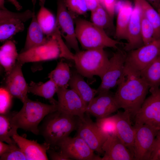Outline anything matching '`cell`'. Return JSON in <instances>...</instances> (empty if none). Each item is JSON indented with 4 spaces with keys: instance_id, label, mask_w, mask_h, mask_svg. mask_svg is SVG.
I'll list each match as a JSON object with an SVG mask.
<instances>
[{
    "instance_id": "cell-1",
    "label": "cell",
    "mask_w": 160,
    "mask_h": 160,
    "mask_svg": "<svg viewBox=\"0 0 160 160\" xmlns=\"http://www.w3.org/2000/svg\"><path fill=\"white\" fill-rule=\"evenodd\" d=\"M149 87L141 76L140 72L125 63L121 80L114 94L120 108L135 116L145 101Z\"/></svg>"
},
{
    "instance_id": "cell-2",
    "label": "cell",
    "mask_w": 160,
    "mask_h": 160,
    "mask_svg": "<svg viewBox=\"0 0 160 160\" xmlns=\"http://www.w3.org/2000/svg\"><path fill=\"white\" fill-rule=\"evenodd\" d=\"M80 119L57 110L47 115L39 127V134L50 147L55 148L63 139L77 129Z\"/></svg>"
},
{
    "instance_id": "cell-3",
    "label": "cell",
    "mask_w": 160,
    "mask_h": 160,
    "mask_svg": "<svg viewBox=\"0 0 160 160\" xmlns=\"http://www.w3.org/2000/svg\"><path fill=\"white\" fill-rule=\"evenodd\" d=\"M21 110L17 112L13 121L18 128L39 135V125L48 114L57 110V105L48 104L27 98Z\"/></svg>"
},
{
    "instance_id": "cell-4",
    "label": "cell",
    "mask_w": 160,
    "mask_h": 160,
    "mask_svg": "<svg viewBox=\"0 0 160 160\" xmlns=\"http://www.w3.org/2000/svg\"><path fill=\"white\" fill-rule=\"evenodd\" d=\"M75 23L77 39L81 47L86 50L106 47L118 49V45L123 44L111 38L105 31L92 22L79 18L76 20Z\"/></svg>"
},
{
    "instance_id": "cell-5",
    "label": "cell",
    "mask_w": 160,
    "mask_h": 160,
    "mask_svg": "<svg viewBox=\"0 0 160 160\" xmlns=\"http://www.w3.org/2000/svg\"><path fill=\"white\" fill-rule=\"evenodd\" d=\"M72 60L75 63L77 72L88 78L97 76L101 79L109 62L103 48L80 51L73 54Z\"/></svg>"
},
{
    "instance_id": "cell-6",
    "label": "cell",
    "mask_w": 160,
    "mask_h": 160,
    "mask_svg": "<svg viewBox=\"0 0 160 160\" xmlns=\"http://www.w3.org/2000/svg\"><path fill=\"white\" fill-rule=\"evenodd\" d=\"M134 158L136 160H149L153 150L159 131L147 124H135Z\"/></svg>"
},
{
    "instance_id": "cell-7",
    "label": "cell",
    "mask_w": 160,
    "mask_h": 160,
    "mask_svg": "<svg viewBox=\"0 0 160 160\" xmlns=\"http://www.w3.org/2000/svg\"><path fill=\"white\" fill-rule=\"evenodd\" d=\"M32 11L27 9L21 12L11 11L7 9L0 10V41L11 39L25 29L24 23L32 18Z\"/></svg>"
},
{
    "instance_id": "cell-8",
    "label": "cell",
    "mask_w": 160,
    "mask_h": 160,
    "mask_svg": "<svg viewBox=\"0 0 160 160\" xmlns=\"http://www.w3.org/2000/svg\"><path fill=\"white\" fill-rule=\"evenodd\" d=\"M127 54L119 49L109 59L108 67L101 79V84L97 89V94L108 92L119 84L123 74Z\"/></svg>"
},
{
    "instance_id": "cell-9",
    "label": "cell",
    "mask_w": 160,
    "mask_h": 160,
    "mask_svg": "<svg viewBox=\"0 0 160 160\" xmlns=\"http://www.w3.org/2000/svg\"><path fill=\"white\" fill-rule=\"evenodd\" d=\"M149 91L151 95L134 116L135 124H147L160 132V88Z\"/></svg>"
},
{
    "instance_id": "cell-10",
    "label": "cell",
    "mask_w": 160,
    "mask_h": 160,
    "mask_svg": "<svg viewBox=\"0 0 160 160\" xmlns=\"http://www.w3.org/2000/svg\"><path fill=\"white\" fill-rule=\"evenodd\" d=\"M60 49L55 36L53 35L46 44L21 52L17 61L22 65L25 63L45 61L60 57Z\"/></svg>"
},
{
    "instance_id": "cell-11",
    "label": "cell",
    "mask_w": 160,
    "mask_h": 160,
    "mask_svg": "<svg viewBox=\"0 0 160 160\" xmlns=\"http://www.w3.org/2000/svg\"><path fill=\"white\" fill-rule=\"evenodd\" d=\"M57 25L67 44L76 52L80 51L72 14L68 9L64 0H57Z\"/></svg>"
},
{
    "instance_id": "cell-12",
    "label": "cell",
    "mask_w": 160,
    "mask_h": 160,
    "mask_svg": "<svg viewBox=\"0 0 160 160\" xmlns=\"http://www.w3.org/2000/svg\"><path fill=\"white\" fill-rule=\"evenodd\" d=\"M56 93L58 97L57 111L77 116L81 119H83L87 106L73 90L66 88L58 87Z\"/></svg>"
},
{
    "instance_id": "cell-13",
    "label": "cell",
    "mask_w": 160,
    "mask_h": 160,
    "mask_svg": "<svg viewBox=\"0 0 160 160\" xmlns=\"http://www.w3.org/2000/svg\"><path fill=\"white\" fill-rule=\"evenodd\" d=\"M160 54V38L149 44L129 51L126 63L140 72Z\"/></svg>"
},
{
    "instance_id": "cell-14",
    "label": "cell",
    "mask_w": 160,
    "mask_h": 160,
    "mask_svg": "<svg viewBox=\"0 0 160 160\" xmlns=\"http://www.w3.org/2000/svg\"><path fill=\"white\" fill-rule=\"evenodd\" d=\"M56 147L69 158L77 160H101L81 137L68 136L60 141Z\"/></svg>"
},
{
    "instance_id": "cell-15",
    "label": "cell",
    "mask_w": 160,
    "mask_h": 160,
    "mask_svg": "<svg viewBox=\"0 0 160 160\" xmlns=\"http://www.w3.org/2000/svg\"><path fill=\"white\" fill-rule=\"evenodd\" d=\"M86 113L83 119H80L76 136L84 140L94 151L104 154L102 148L108 138L100 132L89 114Z\"/></svg>"
},
{
    "instance_id": "cell-16",
    "label": "cell",
    "mask_w": 160,
    "mask_h": 160,
    "mask_svg": "<svg viewBox=\"0 0 160 160\" xmlns=\"http://www.w3.org/2000/svg\"><path fill=\"white\" fill-rule=\"evenodd\" d=\"M120 108L114 94L109 91L95 97L87 106L86 113L100 119L109 116Z\"/></svg>"
},
{
    "instance_id": "cell-17",
    "label": "cell",
    "mask_w": 160,
    "mask_h": 160,
    "mask_svg": "<svg viewBox=\"0 0 160 160\" xmlns=\"http://www.w3.org/2000/svg\"><path fill=\"white\" fill-rule=\"evenodd\" d=\"M22 65L17 61L15 66L8 75L6 81V88L13 98L19 99L23 103L28 98V85L23 74Z\"/></svg>"
},
{
    "instance_id": "cell-18",
    "label": "cell",
    "mask_w": 160,
    "mask_h": 160,
    "mask_svg": "<svg viewBox=\"0 0 160 160\" xmlns=\"http://www.w3.org/2000/svg\"><path fill=\"white\" fill-rule=\"evenodd\" d=\"M141 14L140 7L134 3L128 29L127 42L124 47L125 51L129 52L144 45L141 34Z\"/></svg>"
},
{
    "instance_id": "cell-19",
    "label": "cell",
    "mask_w": 160,
    "mask_h": 160,
    "mask_svg": "<svg viewBox=\"0 0 160 160\" xmlns=\"http://www.w3.org/2000/svg\"><path fill=\"white\" fill-rule=\"evenodd\" d=\"M12 138L25 155L27 160H47V151L49 145L45 142L39 144L37 140H31L19 135H13Z\"/></svg>"
},
{
    "instance_id": "cell-20",
    "label": "cell",
    "mask_w": 160,
    "mask_h": 160,
    "mask_svg": "<svg viewBox=\"0 0 160 160\" xmlns=\"http://www.w3.org/2000/svg\"><path fill=\"white\" fill-rule=\"evenodd\" d=\"M101 160H135L133 155L117 135L108 138L103 144Z\"/></svg>"
},
{
    "instance_id": "cell-21",
    "label": "cell",
    "mask_w": 160,
    "mask_h": 160,
    "mask_svg": "<svg viewBox=\"0 0 160 160\" xmlns=\"http://www.w3.org/2000/svg\"><path fill=\"white\" fill-rule=\"evenodd\" d=\"M117 123V136L130 151L134 157V144L135 135L131 116L128 113L118 111Z\"/></svg>"
},
{
    "instance_id": "cell-22",
    "label": "cell",
    "mask_w": 160,
    "mask_h": 160,
    "mask_svg": "<svg viewBox=\"0 0 160 160\" xmlns=\"http://www.w3.org/2000/svg\"><path fill=\"white\" fill-rule=\"evenodd\" d=\"M33 16L28 28L24 47L21 52L37 46L43 45L48 41L49 38L44 33L37 19L35 13L36 0H33Z\"/></svg>"
},
{
    "instance_id": "cell-23",
    "label": "cell",
    "mask_w": 160,
    "mask_h": 160,
    "mask_svg": "<svg viewBox=\"0 0 160 160\" xmlns=\"http://www.w3.org/2000/svg\"><path fill=\"white\" fill-rule=\"evenodd\" d=\"M118 9L115 38L127 40L128 26L133 8L129 1L121 2Z\"/></svg>"
},
{
    "instance_id": "cell-24",
    "label": "cell",
    "mask_w": 160,
    "mask_h": 160,
    "mask_svg": "<svg viewBox=\"0 0 160 160\" xmlns=\"http://www.w3.org/2000/svg\"><path fill=\"white\" fill-rule=\"evenodd\" d=\"M69 86L79 96L87 106L97 94V89L92 88L77 72L71 73Z\"/></svg>"
},
{
    "instance_id": "cell-25",
    "label": "cell",
    "mask_w": 160,
    "mask_h": 160,
    "mask_svg": "<svg viewBox=\"0 0 160 160\" xmlns=\"http://www.w3.org/2000/svg\"><path fill=\"white\" fill-rule=\"evenodd\" d=\"M18 55L15 42L14 40H8L0 47V64L7 75L15 66Z\"/></svg>"
},
{
    "instance_id": "cell-26",
    "label": "cell",
    "mask_w": 160,
    "mask_h": 160,
    "mask_svg": "<svg viewBox=\"0 0 160 160\" xmlns=\"http://www.w3.org/2000/svg\"><path fill=\"white\" fill-rule=\"evenodd\" d=\"M17 112L9 111L7 113L0 114V141L5 142L9 144L16 143L12 138L18 134V129L13 121V118Z\"/></svg>"
},
{
    "instance_id": "cell-27",
    "label": "cell",
    "mask_w": 160,
    "mask_h": 160,
    "mask_svg": "<svg viewBox=\"0 0 160 160\" xmlns=\"http://www.w3.org/2000/svg\"><path fill=\"white\" fill-rule=\"evenodd\" d=\"M58 87L50 79L44 83L31 81L28 85V92L48 100L51 104L57 105V101L54 98L53 96Z\"/></svg>"
},
{
    "instance_id": "cell-28",
    "label": "cell",
    "mask_w": 160,
    "mask_h": 160,
    "mask_svg": "<svg viewBox=\"0 0 160 160\" xmlns=\"http://www.w3.org/2000/svg\"><path fill=\"white\" fill-rule=\"evenodd\" d=\"M40 9L36 18L44 33L50 37L57 27L56 19L54 15L44 6L45 0H39Z\"/></svg>"
},
{
    "instance_id": "cell-29",
    "label": "cell",
    "mask_w": 160,
    "mask_h": 160,
    "mask_svg": "<svg viewBox=\"0 0 160 160\" xmlns=\"http://www.w3.org/2000/svg\"><path fill=\"white\" fill-rule=\"evenodd\" d=\"M141 76L148 84L150 89L160 86V54L152 62L140 72Z\"/></svg>"
},
{
    "instance_id": "cell-30",
    "label": "cell",
    "mask_w": 160,
    "mask_h": 160,
    "mask_svg": "<svg viewBox=\"0 0 160 160\" xmlns=\"http://www.w3.org/2000/svg\"><path fill=\"white\" fill-rule=\"evenodd\" d=\"M140 7L142 13L152 24L155 39L160 38V18L157 11L146 0H134Z\"/></svg>"
},
{
    "instance_id": "cell-31",
    "label": "cell",
    "mask_w": 160,
    "mask_h": 160,
    "mask_svg": "<svg viewBox=\"0 0 160 160\" xmlns=\"http://www.w3.org/2000/svg\"><path fill=\"white\" fill-rule=\"evenodd\" d=\"M71 76L68 64L61 61L58 63L55 68L49 74L48 77L53 81L58 87L67 88Z\"/></svg>"
},
{
    "instance_id": "cell-32",
    "label": "cell",
    "mask_w": 160,
    "mask_h": 160,
    "mask_svg": "<svg viewBox=\"0 0 160 160\" xmlns=\"http://www.w3.org/2000/svg\"><path fill=\"white\" fill-rule=\"evenodd\" d=\"M91 18L92 23L104 31L114 28L113 19L101 4L91 11Z\"/></svg>"
},
{
    "instance_id": "cell-33",
    "label": "cell",
    "mask_w": 160,
    "mask_h": 160,
    "mask_svg": "<svg viewBox=\"0 0 160 160\" xmlns=\"http://www.w3.org/2000/svg\"><path fill=\"white\" fill-rule=\"evenodd\" d=\"M117 114L111 116L97 119L96 124L100 132L107 138L117 135Z\"/></svg>"
},
{
    "instance_id": "cell-34",
    "label": "cell",
    "mask_w": 160,
    "mask_h": 160,
    "mask_svg": "<svg viewBox=\"0 0 160 160\" xmlns=\"http://www.w3.org/2000/svg\"><path fill=\"white\" fill-rule=\"evenodd\" d=\"M141 30L144 45L148 44L155 39L154 38V29L152 24L142 12Z\"/></svg>"
},
{
    "instance_id": "cell-35",
    "label": "cell",
    "mask_w": 160,
    "mask_h": 160,
    "mask_svg": "<svg viewBox=\"0 0 160 160\" xmlns=\"http://www.w3.org/2000/svg\"><path fill=\"white\" fill-rule=\"evenodd\" d=\"M68 10L78 15L85 14L88 10L85 0H64Z\"/></svg>"
},
{
    "instance_id": "cell-36",
    "label": "cell",
    "mask_w": 160,
    "mask_h": 160,
    "mask_svg": "<svg viewBox=\"0 0 160 160\" xmlns=\"http://www.w3.org/2000/svg\"><path fill=\"white\" fill-rule=\"evenodd\" d=\"M12 96L6 88L0 89V114L10 111L12 103Z\"/></svg>"
},
{
    "instance_id": "cell-37",
    "label": "cell",
    "mask_w": 160,
    "mask_h": 160,
    "mask_svg": "<svg viewBox=\"0 0 160 160\" xmlns=\"http://www.w3.org/2000/svg\"><path fill=\"white\" fill-rule=\"evenodd\" d=\"M0 160H27L26 156L17 144L8 152L0 156Z\"/></svg>"
},
{
    "instance_id": "cell-38",
    "label": "cell",
    "mask_w": 160,
    "mask_h": 160,
    "mask_svg": "<svg viewBox=\"0 0 160 160\" xmlns=\"http://www.w3.org/2000/svg\"><path fill=\"white\" fill-rule=\"evenodd\" d=\"M47 153L49 155V159L51 160H72L60 149L57 151L54 148L50 147L47 150Z\"/></svg>"
},
{
    "instance_id": "cell-39",
    "label": "cell",
    "mask_w": 160,
    "mask_h": 160,
    "mask_svg": "<svg viewBox=\"0 0 160 160\" xmlns=\"http://www.w3.org/2000/svg\"><path fill=\"white\" fill-rule=\"evenodd\" d=\"M117 0H101V4L113 19L116 4Z\"/></svg>"
},
{
    "instance_id": "cell-40",
    "label": "cell",
    "mask_w": 160,
    "mask_h": 160,
    "mask_svg": "<svg viewBox=\"0 0 160 160\" xmlns=\"http://www.w3.org/2000/svg\"><path fill=\"white\" fill-rule=\"evenodd\" d=\"M150 160H160V132L157 135Z\"/></svg>"
},
{
    "instance_id": "cell-41",
    "label": "cell",
    "mask_w": 160,
    "mask_h": 160,
    "mask_svg": "<svg viewBox=\"0 0 160 160\" xmlns=\"http://www.w3.org/2000/svg\"><path fill=\"white\" fill-rule=\"evenodd\" d=\"M15 144H7L0 141V156L9 152Z\"/></svg>"
},
{
    "instance_id": "cell-42",
    "label": "cell",
    "mask_w": 160,
    "mask_h": 160,
    "mask_svg": "<svg viewBox=\"0 0 160 160\" xmlns=\"http://www.w3.org/2000/svg\"><path fill=\"white\" fill-rule=\"evenodd\" d=\"M12 4L15 7L16 9L18 11L22 9V7L17 0H7ZM5 0H0V9H7L4 7Z\"/></svg>"
},
{
    "instance_id": "cell-43",
    "label": "cell",
    "mask_w": 160,
    "mask_h": 160,
    "mask_svg": "<svg viewBox=\"0 0 160 160\" xmlns=\"http://www.w3.org/2000/svg\"><path fill=\"white\" fill-rule=\"evenodd\" d=\"M88 9L91 11L95 9L98 6L100 2L97 0H85Z\"/></svg>"
},
{
    "instance_id": "cell-44",
    "label": "cell",
    "mask_w": 160,
    "mask_h": 160,
    "mask_svg": "<svg viewBox=\"0 0 160 160\" xmlns=\"http://www.w3.org/2000/svg\"><path fill=\"white\" fill-rule=\"evenodd\" d=\"M156 10L159 5V0H146Z\"/></svg>"
},
{
    "instance_id": "cell-45",
    "label": "cell",
    "mask_w": 160,
    "mask_h": 160,
    "mask_svg": "<svg viewBox=\"0 0 160 160\" xmlns=\"http://www.w3.org/2000/svg\"><path fill=\"white\" fill-rule=\"evenodd\" d=\"M157 11L158 12V13H159V17H160V5H159L158 9H157Z\"/></svg>"
},
{
    "instance_id": "cell-46",
    "label": "cell",
    "mask_w": 160,
    "mask_h": 160,
    "mask_svg": "<svg viewBox=\"0 0 160 160\" xmlns=\"http://www.w3.org/2000/svg\"><path fill=\"white\" fill-rule=\"evenodd\" d=\"M97 0L98 1L100 2V3L101 4V0Z\"/></svg>"
},
{
    "instance_id": "cell-47",
    "label": "cell",
    "mask_w": 160,
    "mask_h": 160,
    "mask_svg": "<svg viewBox=\"0 0 160 160\" xmlns=\"http://www.w3.org/2000/svg\"><path fill=\"white\" fill-rule=\"evenodd\" d=\"M159 3H160V0H159Z\"/></svg>"
}]
</instances>
